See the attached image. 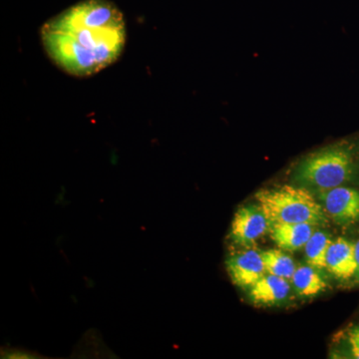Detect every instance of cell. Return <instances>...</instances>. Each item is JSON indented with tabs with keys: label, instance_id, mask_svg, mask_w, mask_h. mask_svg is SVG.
<instances>
[{
	"label": "cell",
	"instance_id": "cell-1",
	"mask_svg": "<svg viewBox=\"0 0 359 359\" xmlns=\"http://www.w3.org/2000/svg\"><path fill=\"white\" fill-rule=\"evenodd\" d=\"M40 37L54 65L71 76L85 78L119 59L126 44V23L107 0H85L45 22Z\"/></svg>",
	"mask_w": 359,
	"mask_h": 359
},
{
	"label": "cell",
	"instance_id": "cell-2",
	"mask_svg": "<svg viewBox=\"0 0 359 359\" xmlns=\"http://www.w3.org/2000/svg\"><path fill=\"white\" fill-rule=\"evenodd\" d=\"M256 199L269 223H306L313 226L327 224L328 216L308 189L283 185L263 189Z\"/></svg>",
	"mask_w": 359,
	"mask_h": 359
},
{
	"label": "cell",
	"instance_id": "cell-3",
	"mask_svg": "<svg viewBox=\"0 0 359 359\" xmlns=\"http://www.w3.org/2000/svg\"><path fill=\"white\" fill-rule=\"evenodd\" d=\"M353 162L344 148L325 149L302 161L297 170V180L306 185L328 190L344 185L351 179Z\"/></svg>",
	"mask_w": 359,
	"mask_h": 359
},
{
	"label": "cell",
	"instance_id": "cell-4",
	"mask_svg": "<svg viewBox=\"0 0 359 359\" xmlns=\"http://www.w3.org/2000/svg\"><path fill=\"white\" fill-rule=\"evenodd\" d=\"M271 223L259 205L240 208L233 216L231 238L235 244L249 247L268 231Z\"/></svg>",
	"mask_w": 359,
	"mask_h": 359
},
{
	"label": "cell",
	"instance_id": "cell-5",
	"mask_svg": "<svg viewBox=\"0 0 359 359\" xmlns=\"http://www.w3.org/2000/svg\"><path fill=\"white\" fill-rule=\"evenodd\" d=\"M323 208L335 223L349 224L359 221V191L347 187H335L320 191Z\"/></svg>",
	"mask_w": 359,
	"mask_h": 359
},
{
	"label": "cell",
	"instance_id": "cell-6",
	"mask_svg": "<svg viewBox=\"0 0 359 359\" xmlns=\"http://www.w3.org/2000/svg\"><path fill=\"white\" fill-rule=\"evenodd\" d=\"M226 269L233 285L250 287L266 273L262 252L248 250L226 259Z\"/></svg>",
	"mask_w": 359,
	"mask_h": 359
},
{
	"label": "cell",
	"instance_id": "cell-7",
	"mask_svg": "<svg viewBox=\"0 0 359 359\" xmlns=\"http://www.w3.org/2000/svg\"><path fill=\"white\" fill-rule=\"evenodd\" d=\"M290 283L280 276L266 273L250 287V301L257 306H275L289 297Z\"/></svg>",
	"mask_w": 359,
	"mask_h": 359
},
{
	"label": "cell",
	"instance_id": "cell-8",
	"mask_svg": "<svg viewBox=\"0 0 359 359\" xmlns=\"http://www.w3.org/2000/svg\"><path fill=\"white\" fill-rule=\"evenodd\" d=\"M325 269L340 280L353 278L356 271L354 244L344 238L332 241L328 248Z\"/></svg>",
	"mask_w": 359,
	"mask_h": 359
},
{
	"label": "cell",
	"instance_id": "cell-9",
	"mask_svg": "<svg viewBox=\"0 0 359 359\" xmlns=\"http://www.w3.org/2000/svg\"><path fill=\"white\" fill-rule=\"evenodd\" d=\"M271 237L280 249L295 252L304 248L316 226L306 223H276L271 224Z\"/></svg>",
	"mask_w": 359,
	"mask_h": 359
},
{
	"label": "cell",
	"instance_id": "cell-10",
	"mask_svg": "<svg viewBox=\"0 0 359 359\" xmlns=\"http://www.w3.org/2000/svg\"><path fill=\"white\" fill-rule=\"evenodd\" d=\"M292 280L297 294L304 297H316L327 287L325 278L309 264L297 266Z\"/></svg>",
	"mask_w": 359,
	"mask_h": 359
},
{
	"label": "cell",
	"instance_id": "cell-11",
	"mask_svg": "<svg viewBox=\"0 0 359 359\" xmlns=\"http://www.w3.org/2000/svg\"><path fill=\"white\" fill-rule=\"evenodd\" d=\"M332 243L328 233L321 231H314L304 245L306 263L318 269L327 268V250Z\"/></svg>",
	"mask_w": 359,
	"mask_h": 359
},
{
	"label": "cell",
	"instance_id": "cell-12",
	"mask_svg": "<svg viewBox=\"0 0 359 359\" xmlns=\"http://www.w3.org/2000/svg\"><path fill=\"white\" fill-rule=\"evenodd\" d=\"M266 273L292 280L297 266L294 259L280 250H268L262 252Z\"/></svg>",
	"mask_w": 359,
	"mask_h": 359
},
{
	"label": "cell",
	"instance_id": "cell-13",
	"mask_svg": "<svg viewBox=\"0 0 359 359\" xmlns=\"http://www.w3.org/2000/svg\"><path fill=\"white\" fill-rule=\"evenodd\" d=\"M347 340L353 358L359 359V325L349 330Z\"/></svg>",
	"mask_w": 359,
	"mask_h": 359
},
{
	"label": "cell",
	"instance_id": "cell-14",
	"mask_svg": "<svg viewBox=\"0 0 359 359\" xmlns=\"http://www.w3.org/2000/svg\"><path fill=\"white\" fill-rule=\"evenodd\" d=\"M354 250H355V259H356V271L354 278L359 283V240L354 244Z\"/></svg>",
	"mask_w": 359,
	"mask_h": 359
}]
</instances>
